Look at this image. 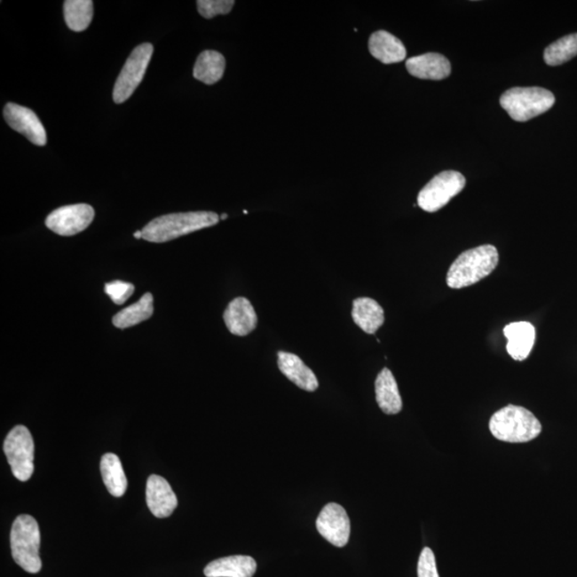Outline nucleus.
I'll return each mask as SVG.
<instances>
[{
    "label": "nucleus",
    "mask_w": 577,
    "mask_h": 577,
    "mask_svg": "<svg viewBox=\"0 0 577 577\" xmlns=\"http://www.w3.org/2000/svg\"><path fill=\"white\" fill-rule=\"evenodd\" d=\"M577 55V34L564 36L544 51V61L549 66H560Z\"/></svg>",
    "instance_id": "25"
},
{
    "label": "nucleus",
    "mask_w": 577,
    "mask_h": 577,
    "mask_svg": "<svg viewBox=\"0 0 577 577\" xmlns=\"http://www.w3.org/2000/svg\"><path fill=\"white\" fill-rule=\"evenodd\" d=\"M224 321L231 334L243 337L257 328L258 317L248 298L237 297L225 309Z\"/></svg>",
    "instance_id": "13"
},
{
    "label": "nucleus",
    "mask_w": 577,
    "mask_h": 577,
    "mask_svg": "<svg viewBox=\"0 0 577 577\" xmlns=\"http://www.w3.org/2000/svg\"><path fill=\"white\" fill-rule=\"evenodd\" d=\"M500 260L495 246L481 245L469 249L456 258L447 273V285L453 288H462L489 276L496 269Z\"/></svg>",
    "instance_id": "2"
},
{
    "label": "nucleus",
    "mask_w": 577,
    "mask_h": 577,
    "mask_svg": "<svg viewBox=\"0 0 577 577\" xmlns=\"http://www.w3.org/2000/svg\"><path fill=\"white\" fill-rule=\"evenodd\" d=\"M317 529L324 539L337 548L349 542L351 524L348 513L343 506L329 502L322 509L317 518Z\"/></svg>",
    "instance_id": "10"
},
{
    "label": "nucleus",
    "mask_w": 577,
    "mask_h": 577,
    "mask_svg": "<svg viewBox=\"0 0 577 577\" xmlns=\"http://www.w3.org/2000/svg\"><path fill=\"white\" fill-rule=\"evenodd\" d=\"M465 185V178L460 172L454 170L440 172L419 193L418 206L429 213L438 212L451 199L463 191Z\"/></svg>",
    "instance_id": "7"
},
{
    "label": "nucleus",
    "mask_w": 577,
    "mask_h": 577,
    "mask_svg": "<svg viewBox=\"0 0 577 577\" xmlns=\"http://www.w3.org/2000/svg\"><path fill=\"white\" fill-rule=\"evenodd\" d=\"M508 339L507 351L513 360L522 361L531 354L536 341V329L529 322H513L503 328Z\"/></svg>",
    "instance_id": "15"
},
{
    "label": "nucleus",
    "mask_w": 577,
    "mask_h": 577,
    "mask_svg": "<svg viewBox=\"0 0 577 577\" xmlns=\"http://www.w3.org/2000/svg\"><path fill=\"white\" fill-rule=\"evenodd\" d=\"M376 402L382 412L395 415L402 410V399L395 376L390 369H383L375 380Z\"/></svg>",
    "instance_id": "19"
},
{
    "label": "nucleus",
    "mask_w": 577,
    "mask_h": 577,
    "mask_svg": "<svg viewBox=\"0 0 577 577\" xmlns=\"http://www.w3.org/2000/svg\"><path fill=\"white\" fill-rule=\"evenodd\" d=\"M257 563L250 556L235 555L211 561L204 568L207 577H253Z\"/></svg>",
    "instance_id": "17"
},
{
    "label": "nucleus",
    "mask_w": 577,
    "mask_h": 577,
    "mask_svg": "<svg viewBox=\"0 0 577 577\" xmlns=\"http://www.w3.org/2000/svg\"><path fill=\"white\" fill-rule=\"evenodd\" d=\"M490 431L497 439L507 443H527L542 431L541 423L526 407L507 406L491 417Z\"/></svg>",
    "instance_id": "3"
},
{
    "label": "nucleus",
    "mask_w": 577,
    "mask_h": 577,
    "mask_svg": "<svg viewBox=\"0 0 577 577\" xmlns=\"http://www.w3.org/2000/svg\"><path fill=\"white\" fill-rule=\"evenodd\" d=\"M4 117L10 128L24 135L30 143L40 146L46 145V130L34 110L8 103L4 109Z\"/></svg>",
    "instance_id": "11"
},
{
    "label": "nucleus",
    "mask_w": 577,
    "mask_h": 577,
    "mask_svg": "<svg viewBox=\"0 0 577 577\" xmlns=\"http://www.w3.org/2000/svg\"><path fill=\"white\" fill-rule=\"evenodd\" d=\"M135 287L132 283L122 281H114L105 285V293L110 297L115 305H123L132 296Z\"/></svg>",
    "instance_id": "27"
},
{
    "label": "nucleus",
    "mask_w": 577,
    "mask_h": 577,
    "mask_svg": "<svg viewBox=\"0 0 577 577\" xmlns=\"http://www.w3.org/2000/svg\"><path fill=\"white\" fill-rule=\"evenodd\" d=\"M40 541V529L34 517L22 514L15 518L10 534L12 557L28 573H39L42 569Z\"/></svg>",
    "instance_id": "4"
},
{
    "label": "nucleus",
    "mask_w": 577,
    "mask_h": 577,
    "mask_svg": "<svg viewBox=\"0 0 577 577\" xmlns=\"http://www.w3.org/2000/svg\"><path fill=\"white\" fill-rule=\"evenodd\" d=\"M278 368L288 380L295 383L301 390L311 392L318 390L319 382L316 375L297 355L288 352L278 353Z\"/></svg>",
    "instance_id": "16"
},
{
    "label": "nucleus",
    "mask_w": 577,
    "mask_h": 577,
    "mask_svg": "<svg viewBox=\"0 0 577 577\" xmlns=\"http://www.w3.org/2000/svg\"><path fill=\"white\" fill-rule=\"evenodd\" d=\"M65 20L69 28L76 33L86 30L93 18L91 0H67L64 4Z\"/></svg>",
    "instance_id": "24"
},
{
    "label": "nucleus",
    "mask_w": 577,
    "mask_h": 577,
    "mask_svg": "<svg viewBox=\"0 0 577 577\" xmlns=\"http://www.w3.org/2000/svg\"><path fill=\"white\" fill-rule=\"evenodd\" d=\"M227 217H228L227 214H223L222 217H220V219L225 220V219H227Z\"/></svg>",
    "instance_id": "30"
},
{
    "label": "nucleus",
    "mask_w": 577,
    "mask_h": 577,
    "mask_svg": "<svg viewBox=\"0 0 577 577\" xmlns=\"http://www.w3.org/2000/svg\"><path fill=\"white\" fill-rule=\"evenodd\" d=\"M418 577H439L435 560L434 553L431 549L424 548L418 560L417 568Z\"/></svg>",
    "instance_id": "28"
},
{
    "label": "nucleus",
    "mask_w": 577,
    "mask_h": 577,
    "mask_svg": "<svg viewBox=\"0 0 577 577\" xmlns=\"http://www.w3.org/2000/svg\"><path fill=\"white\" fill-rule=\"evenodd\" d=\"M407 69L413 76L431 81L445 80L451 73L447 58L437 52L410 58L407 61Z\"/></svg>",
    "instance_id": "14"
},
{
    "label": "nucleus",
    "mask_w": 577,
    "mask_h": 577,
    "mask_svg": "<svg viewBox=\"0 0 577 577\" xmlns=\"http://www.w3.org/2000/svg\"><path fill=\"white\" fill-rule=\"evenodd\" d=\"M225 67V58L217 51H204L198 56L194 67V77L206 85L217 83L224 75Z\"/></svg>",
    "instance_id": "21"
},
{
    "label": "nucleus",
    "mask_w": 577,
    "mask_h": 577,
    "mask_svg": "<svg viewBox=\"0 0 577 577\" xmlns=\"http://www.w3.org/2000/svg\"><path fill=\"white\" fill-rule=\"evenodd\" d=\"M152 54H154V46L150 43L138 45L132 51L115 81L113 93L115 103H124L132 96L136 88L143 81Z\"/></svg>",
    "instance_id": "8"
},
{
    "label": "nucleus",
    "mask_w": 577,
    "mask_h": 577,
    "mask_svg": "<svg viewBox=\"0 0 577 577\" xmlns=\"http://www.w3.org/2000/svg\"><path fill=\"white\" fill-rule=\"evenodd\" d=\"M554 104V94L539 87L511 88L501 98L502 107L518 123L538 117L552 108Z\"/></svg>",
    "instance_id": "5"
},
{
    "label": "nucleus",
    "mask_w": 577,
    "mask_h": 577,
    "mask_svg": "<svg viewBox=\"0 0 577 577\" xmlns=\"http://www.w3.org/2000/svg\"><path fill=\"white\" fill-rule=\"evenodd\" d=\"M101 474L104 485L110 494L122 497L128 489V480L125 477L122 461L115 454H105L101 459Z\"/></svg>",
    "instance_id": "22"
},
{
    "label": "nucleus",
    "mask_w": 577,
    "mask_h": 577,
    "mask_svg": "<svg viewBox=\"0 0 577 577\" xmlns=\"http://www.w3.org/2000/svg\"><path fill=\"white\" fill-rule=\"evenodd\" d=\"M233 0H198L199 14L204 19H213L219 14H228L234 6Z\"/></svg>",
    "instance_id": "26"
},
{
    "label": "nucleus",
    "mask_w": 577,
    "mask_h": 577,
    "mask_svg": "<svg viewBox=\"0 0 577 577\" xmlns=\"http://www.w3.org/2000/svg\"><path fill=\"white\" fill-rule=\"evenodd\" d=\"M154 312V296H152L151 293H146L138 303L115 313L113 318V324L120 329L132 328L150 319Z\"/></svg>",
    "instance_id": "23"
},
{
    "label": "nucleus",
    "mask_w": 577,
    "mask_h": 577,
    "mask_svg": "<svg viewBox=\"0 0 577 577\" xmlns=\"http://www.w3.org/2000/svg\"><path fill=\"white\" fill-rule=\"evenodd\" d=\"M370 54L383 64H397L406 59L407 50L402 42L385 30L372 34L369 39Z\"/></svg>",
    "instance_id": "18"
},
{
    "label": "nucleus",
    "mask_w": 577,
    "mask_h": 577,
    "mask_svg": "<svg viewBox=\"0 0 577 577\" xmlns=\"http://www.w3.org/2000/svg\"><path fill=\"white\" fill-rule=\"evenodd\" d=\"M134 238L138 240L143 239V231L141 230L136 231V233H134Z\"/></svg>",
    "instance_id": "29"
},
{
    "label": "nucleus",
    "mask_w": 577,
    "mask_h": 577,
    "mask_svg": "<svg viewBox=\"0 0 577 577\" xmlns=\"http://www.w3.org/2000/svg\"><path fill=\"white\" fill-rule=\"evenodd\" d=\"M4 451L15 478L29 480L35 470V443L29 430L25 426L14 427L4 439Z\"/></svg>",
    "instance_id": "6"
},
{
    "label": "nucleus",
    "mask_w": 577,
    "mask_h": 577,
    "mask_svg": "<svg viewBox=\"0 0 577 577\" xmlns=\"http://www.w3.org/2000/svg\"><path fill=\"white\" fill-rule=\"evenodd\" d=\"M352 318L367 334H375L383 324H384V311L379 303L369 297L356 298L353 302Z\"/></svg>",
    "instance_id": "20"
},
{
    "label": "nucleus",
    "mask_w": 577,
    "mask_h": 577,
    "mask_svg": "<svg viewBox=\"0 0 577 577\" xmlns=\"http://www.w3.org/2000/svg\"><path fill=\"white\" fill-rule=\"evenodd\" d=\"M217 213L197 211L167 214L156 217L141 230L143 239L152 243H165L195 231L212 227L219 222Z\"/></svg>",
    "instance_id": "1"
},
{
    "label": "nucleus",
    "mask_w": 577,
    "mask_h": 577,
    "mask_svg": "<svg viewBox=\"0 0 577 577\" xmlns=\"http://www.w3.org/2000/svg\"><path fill=\"white\" fill-rule=\"evenodd\" d=\"M93 218V208L86 203H78L54 209L46 217L45 225L61 237H72L87 229Z\"/></svg>",
    "instance_id": "9"
},
{
    "label": "nucleus",
    "mask_w": 577,
    "mask_h": 577,
    "mask_svg": "<svg viewBox=\"0 0 577 577\" xmlns=\"http://www.w3.org/2000/svg\"><path fill=\"white\" fill-rule=\"evenodd\" d=\"M146 498L150 511L159 518L170 517L178 507L175 492L167 480L161 476L149 477L146 481Z\"/></svg>",
    "instance_id": "12"
}]
</instances>
